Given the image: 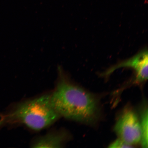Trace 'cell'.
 I'll return each instance as SVG.
<instances>
[{"label":"cell","mask_w":148,"mask_h":148,"mask_svg":"<svg viewBox=\"0 0 148 148\" xmlns=\"http://www.w3.org/2000/svg\"><path fill=\"white\" fill-rule=\"evenodd\" d=\"M148 113L147 105L144 104L140 112L139 118L142 133V139L140 143L143 148H148Z\"/></svg>","instance_id":"cell-6"},{"label":"cell","mask_w":148,"mask_h":148,"mask_svg":"<svg viewBox=\"0 0 148 148\" xmlns=\"http://www.w3.org/2000/svg\"><path fill=\"white\" fill-rule=\"evenodd\" d=\"M148 50H143L132 58L116 64L103 74V75L109 76L118 68L128 67L132 68L135 71L134 82L141 83L145 82L148 79Z\"/></svg>","instance_id":"cell-4"},{"label":"cell","mask_w":148,"mask_h":148,"mask_svg":"<svg viewBox=\"0 0 148 148\" xmlns=\"http://www.w3.org/2000/svg\"><path fill=\"white\" fill-rule=\"evenodd\" d=\"M69 138V135L63 130L49 133L32 143V147H62Z\"/></svg>","instance_id":"cell-5"},{"label":"cell","mask_w":148,"mask_h":148,"mask_svg":"<svg viewBox=\"0 0 148 148\" xmlns=\"http://www.w3.org/2000/svg\"><path fill=\"white\" fill-rule=\"evenodd\" d=\"M114 130L119 138L131 145L140 143L142 136L139 118L130 108L124 110L116 122Z\"/></svg>","instance_id":"cell-3"},{"label":"cell","mask_w":148,"mask_h":148,"mask_svg":"<svg viewBox=\"0 0 148 148\" xmlns=\"http://www.w3.org/2000/svg\"><path fill=\"white\" fill-rule=\"evenodd\" d=\"M110 148H131L133 147L132 145L127 144L123 140L118 138L112 142L109 145Z\"/></svg>","instance_id":"cell-7"},{"label":"cell","mask_w":148,"mask_h":148,"mask_svg":"<svg viewBox=\"0 0 148 148\" xmlns=\"http://www.w3.org/2000/svg\"><path fill=\"white\" fill-rule=\"evenodd\" d=\"M58 70V82L51 94L53 108L60 117L87 125L95 123L100 113L97 97L70 81L61 66Z\"/></svg>","instance_id":"cell-1"},{"label":"cell","mask_w":148,"mask_h":148,"mask_svg":"<svg viewBox=\"0 0 148 148\" xmlns=\"http://www.w3.org/2000/svg\"><path fill=\"white\" fill-rule=\"evenodd\" d=\"M60 116L53 106L51 94L18 103L0 114V129L5 126L22 124L35 131L49 126Z\"/></svg>","instance_id":"cell-2"}]
</instances>
